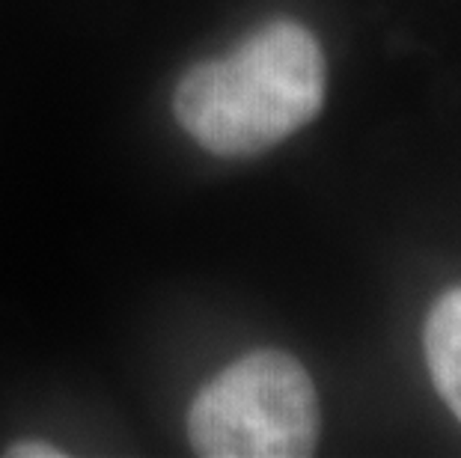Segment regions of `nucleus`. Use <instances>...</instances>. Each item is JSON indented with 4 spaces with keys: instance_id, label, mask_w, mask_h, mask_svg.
Instances as JSON below:
<instances>
[{
    "instance_id": "nucleus-3",
    "label": "nucleus",
    "mask_w": 461,
    "mask_h": 458,
    "mask_svg": "<svg viewBox=\"0 0 461 458\" xmlns=\"http://www.w3.org/2000/svg\"><path fill=\"white\" fill-rule=\"evenodd\" d=\"M423 348L431 384L461 423V286L444 292L431 304Z\"/></svg>"
},
{
    "instance_id": "nucleus-4",
    "label": "nucleus",
    "mask_w": 461,
    "mask_h": 458,
    "mask_svg": "<svg viewBox=\"0 0 461 458\" xmlns=\"http://www.w3.org/2000/svg\"><path fill=\"white\" fill-rule=\"evenodd\" d=\"M9 458H63V450H54L51 444H42V441H22V444H13L6 450Z\"/></svg>"
},
{
    "instance_id": "nucleus-1",
    "label": "nucleus",
    "mask_w": 461,
    "mask_h": 458,
    "mask_svg": "<svg viewBox=\"0 0 461 458\" xmlns=\"http://www.w3.org/2000/svg\"><path fill=\"white\" fill-rule=\"evenodd\" d=\"M328 63L316 33L274 18L214 60L182 75L173 113L185 134L218 158L274 149L319 116Z\"/></svg>"
},
{
    "instance_id": "nucleus-2",
    "label": "nucleus",
    "mask_w": 461,
    "mask_h": 458,
    "mask_svg": "<svg viewBox=\"0 0 461 458\" xmlns=\"http://www.w3.org/2000/svg\"><path fill=\"white\" fill-rule=\"evenodd\" d=\"M319 393L292 355L259 348L205 384L188 411L203 458H303L316 453Z\"/></svg>"
}]
</instances>
